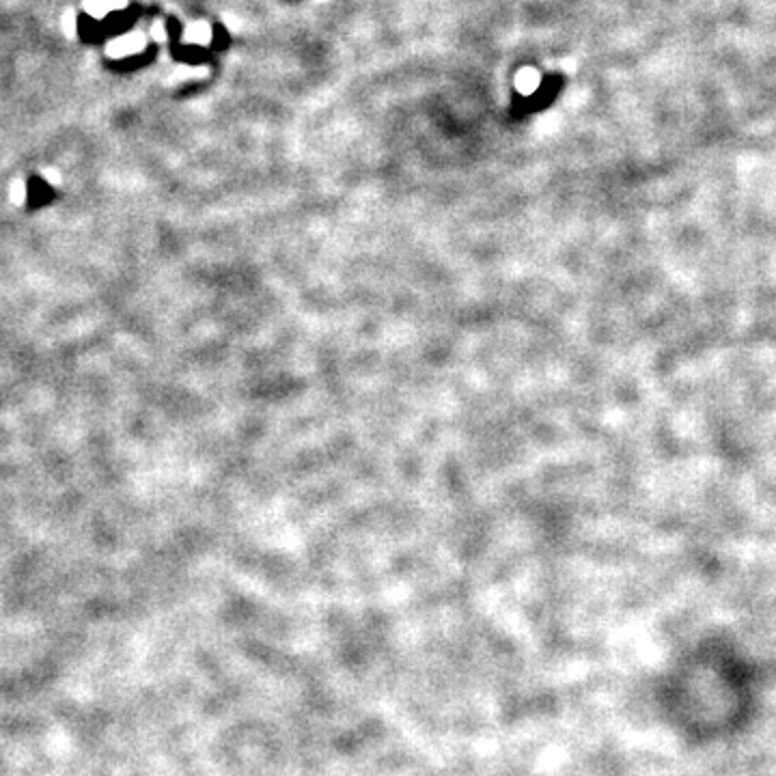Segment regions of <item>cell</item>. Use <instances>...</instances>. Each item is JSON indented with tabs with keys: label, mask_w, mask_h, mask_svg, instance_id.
I'll return each mask as SVG.
<instances>
[{
	"label": "cell",
	"mask_w": 776,
	"mask_h": 776,
	"mask_svg": "<svg viewBox=\"0 0 776 776\" xmlns=\"http://www.w3.org/2000/svg\"><path fill=\"white\" fill-rule=\"evenodd\" d=\"M142 47H144V37L140 35V32H129V35H125V37H121L117 41H112L108 45V54L119 58V56L136 54V52L142 50Z\"/></svg>",
	"instance_id": "6da1fadb"
},
{
	"label": "cell",
	"mask_w": 776,
	"mask_h": 776,
	"mask_svg": "<svg viewBox=\"0 0 776 776\" xmlns=\"http://www.w3.org/2000/svg\"><path fill=\"white\" fill-rule=\"evenodd\" d=\"M212 39V28H209L205 22H192L188 28H186V35H184V41H190V43H209Z\"/></svg>",
	"instance_id": "7a4b0ae2"
},
{
	"label": "cell",
	"mask_w": 776,
	"mask_h": 776,
	"mask_svg": "<svg viewBox=\"0 0 776 776\" xmlns=\"http://www.w3.org/2000/svg\"><path fill=\"white\" fill-rule=\"evenodd\" d=\"M515 85H517V91H520V93L530 95L532 91L539 87V74L535 69H530V67H524L520 74H517Z\"/></svg>",
	"instance_id": "3957f363"
},
{
	"label": "cell",
	"mask_w": 776,
	"mask_h": 776,
	"mask_svg": "<svg viewBox=\"0 0 776 776\" xmlns=\"http://www.w3.org/2000/svg\"><path fill=\"white\" fill-rule=\"evenodd\" d=\"M127 5V0H89V11L93 15H106L115 9H121Z\"/></svg>",
	"instance_id": "277c9868"
},
{
	"label": "cell",
	"mask_w": 776,
	"mask_h": 776,
	"mask_svg": "<svg viewBox=\"0 0 776 776\" xmlns=\"http://www.w3.org/2000/svg\"><path fill=\"white\" fill-rule=\"evenodd\" d=\"M13 190H15V192H13V199L18 201V203H22V201H24V184H15Z\"/></svg>",
	"instance_id": "5b68a950"
}]
</instances>
